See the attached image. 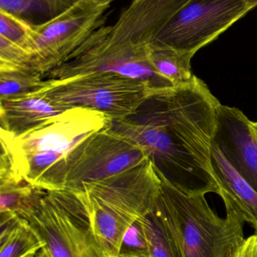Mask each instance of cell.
Listing matches in <instances>:
<instances>
[{"label": "cell", "mask_w": 257, "mask_h": 257, "mask_svg": "<svg viewBox=\"0 0 257 257\" xmlns=\"http://www.w3.org/2000/svg\"><path fill=\"white\" fill-rule=\"evenodd\" d=\"M207 84L193 81L155 93L143 105L142 124L115 120L116 133L141 147L159 176L187 194L220 190L211 147L220 105Z\"/></svg>", "instance_id": "6da1fadb"}, {"label": "cell", "mask_w": 257, "mask_h": 257, "mask_svg": "<svg viewBox=\"0 0 257 257\" xmlns=\"http://www.w3.org/2000/svg\"><path fill=\"white\" fill-rule=\"evenodd\" d=\"M161 184L153 163L147 158L128 170L70 191L84 207L104 256H119L128 228L153 210Z\"/></svg>", "instance_id": "7a4b0ae2"}, {"label": "cell", "mask_w": 257, "mask_h": 257, "mask_svg": "<svg viewBox=\"0 0 257 257\" xmlns=\"http://www.w3.org/2000/svg\"><path fill=\"white\" fill-rule=\"evenodd\" d=\"M161 178V177H160ZM154 211L181 257H232L244 242V222L234 213L220 217L203 194H187L161 178Z\"/></svg>", "instance_id": "3957f363"}, {"label": "cell", "mask_w": 257, "mask_h": 257, "mask_svg": "<svg viewBox=\"0 0 257 257\" xmlns=\"http://www.w3.org/2000/svg\"><path fill=\"white\" fill-rule=\"evenodd\" d=\"M111 119L92 108L75 107L18 136H11L14 163L27 182L45 190L53 169L88 138L109 127Z\"/></svg>", "instance_id": "277c9868"}, {"label": "cell", "mask_w": 257, "mask_h": 257, "mask_svg": "<svg viewBox=\"0 0 257 257\" xmlns=\"http://www.w3.org/2000/svg\"><path fill=\"white\" fill-rule=\"evenodd\" d=\"M67 78L32 93L62 109L82 107L101 111L110 119H122L160 92L147 81L113 72H85Z\"/></svg>", "instance_id": "5b68a950"}, {"label": "cell", "mask_w": 257, "mask_h": 257, "mask_svg": "<svg viewBox=\"0 0 257 257\" xmlns=\"http://www.w3.org/2000/svg\"><path fill=\"white\" fill-rule=\"evenodd\" d=\"M27 220L51 257H105L84 207L72 192H47Z\"/></svg>", "instance_id": "8992f818"}, {"label": "cell", "mask_w": 257, "mask_h": 257, "mask_svg": "<svg viewBox=\"0 0 257 257\" xmlns=\"http://www.w3.org/2000/svg\"><path fill=\"white\" fill-rule=\"evenodd\" d=\"M110 126L88 138L55 166L52 178L58 188L73 191L83 184L113 176L149 158L141 147Z\"/></svg>", "instance_id": "52a82bcc"}, {"label": "cell", "mask_w": 257, "mask_h": 257, "mask_svg": "<svg viewBox=\"0 0 257 257\" xmlns=\"http://www.w3.org/2000/svg\"><path fill=\"white\" fill-rule=\"evenodd\" d=\"M248 12L244 0H189L152 44L196 54Z\"/></svg>", "instance_id": "ba28073f"}, {"label": "cell", "mask_w": 257, "mask_h": 257, "mask_svg": "<svg viewBox=\"0 0 257 257\" xmlns=\"http://www.w3.org/2000/svg\"><path fill=\"white\" fill-rule=\"evenodd\" d=\"M110 6L78 0L51 19L35 24L30 66L47 67L66 61L95 31L104 26Z\"/></svg>", "instance_id": "9c48e42d"}, {"label": "cell", "mask_w": 257, "mask_h": 257, "mask_svg": "<svg viewBox=\"0 0 257 257\" xmlns=\"http://www.w3.org/2000/svg\"><path fill=\"white\" fill-rule=\"evenodd\" d=\"M238 108L220 104L213 143L257 192V133Z\"/></svg>", "instance_id": "30bf717a"}, {"label": "cell", "mask_w": 257, "mask_h": 257, "mask_svg": "<svg viewBox=\"0 0 257 257\" xmlns=\"http://www.w3.org/2000/svg\"><path fill=\"white\" fill-rule=\"evenodd\" d=\"M211 162L226 212L234 213L257 235V192L229 164L212 142Z\"/></svg>", "instance_id": "8fae6325"}, {"label": "cell", "mask_w": 257, "mask_h": 257, "mask_svg": "<svg viewBox=\"0 0 257 257\" xmlns=\"http://www.w3.org/2000/svg\"><path fill=\"white\" fill-rule=\"evenodd\" d=\"M63 111L42 96L32 93L2 98V118L4 119L8 133L12 136L25 133Z\"/></svg>", "instance_id": "7c38bea8"}, {"label": "cell", "mask_w": 257, "mask_h": 257, "mask_svg": "<svg viewBox=\"0 0 257 257\" xmlns=\"http://www.w3.org/2000/svg\"><path fill=\"white\" fill-rule=\"evenodd\" d=\"M42 190L30 184H21L20 180H3L0 212L27 219L46 193Z\"/></svg>", "instance_id": "4fadbf2b"}, {"label": "cell", "mask_w": 257, "mask_h": 257, "mask_svg": "<svg viewBox=\"0 0 257 257\" xmlns=\"http://www.w3.org/2000/svg\"><path fill=\"white\" fill-rule=\"evenodd\" d=\"M195 54L183 52L167 47L152 44L151 61L154 67L164 78L175 85L193 81L191 60Z\"/></svg>", "instance_id": "5bb4252c"}, {"label": "cell", "mask_w": 257, "mask_h": 257, "mask_svg": "<svg viewBox=\"0 0 257 257\" xmlns=\"http://www.w3.org/2000/svg\"><path fill=\"white\" fill-rule=\"evenodd\" d=\"M78 0H0V9L31 20L44 18V22L64 12Z\"/></svg>", "instance_id": "9a60e30c"}, {"label": "cell", "mask_w": 257, "mask_h": 257, "mask_svg": "<svg viewBox=\"0 0 257 257\" xmlns=\"http://www.w3.org/2000/svg\"><path fill=\"white\" fill-rule=\"evenodd\" d=\"M45 246V241L24 218L4 241H0V257H27L36 254Z\"/></svg>", "instance_id": "2e32d148"}, {"label": "cell", "mask_w": 257, "mask_h": 257, "mask_svg": "<svg viewBox=\"0 0 257 257\" xmlns=\"http://www.w3.org/2000/svg\"><path fill=\"white\" fill-rule=\"evenodd\" d=\"M143 223L149 243V257H181L167 228L154 208L144 216Z\"/></svg>", "instance_id": "e0dca14e"}, {"label": "cell", "mask_w": 257, "mask_h": 257, "mask_svg": "<svg viewBox=\"0 0 257 257\" xmlns=\"http://www.w3.org/2000/svg\"><path fill=\"white\" fill-rule=\"evenodd\" d=\"M0 37L27 50L33 58L35 24L0 9Z\"/></svg>", "instance_id": "ac0fdd59"}, {"label": "cell", "mask_w": 257, "mask_h": 257, "mask_svg": "<svg viewBox=\"0 0 257 257\" xmlns=\"http://www.w3.org/2000/svg\"><path fill=\"white\" fill-rule=\"evenodd\" d=\"M143 217L144 216L137 219L125 232L118 257H149V243Z\"/></svg>", "instance_id": "d6986e66"}, {"label": "cell", "mask_w": 257, "mask_h": 257, "mask_svg": "<svg viewBox=\"0 0 257 257\" xmlns=\"http://www.w3.org/2000/svg\"><path fill=\"white\" fill-rule=\"evenodd\" d=\"M232 257H257V235L245 238Z\"/></svg>", "instance_id": "ffe728a7"}, {"label": "cell", "mask_w": 257, "mask_h": 257, "mask_svg": "<svg viewBox=\"0 0 257 257\" xmlns=\"http://www.w3.org/2000/svg\"><path fill=\"white\" fill-rule=\"evenodd\" d=\"M244 2L249 11L257 6V0H244Z\"/></svg>", "instance_id": "44dd1931"}, {"label": "cell", "mask_w": 257, "mask_h": 257, "mask_svg": "<svg viewBox=\"0 0 257 257\" xmlns=\"http://www.w3.org/2000/svg\"><path fill=\"white\" fill-rule=\"evenodd\" d=\"M97 4L101 5V6H110V4L116 0H91Z\"/></svg>", "instance_id": "7402d4cb"}, {"label": "cell", "mask_w": 257, "mask_h": 257, "mask_svg": "<svg viewBox=\"0 0 257 257\" xmlns=\"http://www.w3.org/2000/svg\"><path fill=\"white\" fill-rule=\"evenodd\" d=\"M36 257H51V256L50 255V253H48V250L44 247L42 250L38 252L37 254H36Z\"/></svg>", "instance_id": "603a6c76"}, {"label": "cell", "mask_w": 257, "mask_h": 257, "mask_svg": "<svg viewBox=\"0 0 257 257\" xmlns=\"http://www.w3.org/2000/svg\"><path fill=\"white\" fill-rule=\"evenodd\" d=\"M252 126L254 128L255 131L257 133V121L256 122H251Z\"/></svg>", "instance_id": "cb8c5ba5"}, {"label": "cell", "mask_w": 257, "mask_h": 257, "mask_svg": "<svg viewBox=\"0 0 257 257\" xmlns=\"http://www.w3.org/2000/svg\"><path fill=\"white\" fill-rule=\"evenodd\" d=\"M37 254V253H36ZM36 254L30 255V256L27 257H36Z\"/></svg>", "instance_id": "d4e9b609"}]
</instances>
